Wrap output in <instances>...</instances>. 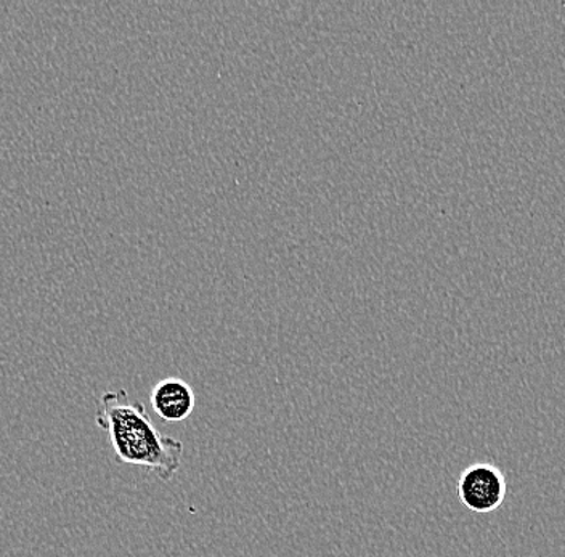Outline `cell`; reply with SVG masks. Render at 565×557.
<instances>
[{
  "mask_svg": "<svg viewBox=\"0 0 565 557\" xmlns=\"http://www.w3.org/2000/svg\"><path fill=\"white\" fill-rule=\"evenodd\" d=\"M457 495L462 506L471 513H494L507 500V478L494 464H471L459 474Z\"/></svg>",
  "mask_w": 565,
  "mask_h": 557,
  "instance_id": "obj_2",
  "label": "cell"
},
{
  "mask_svg": "<svg viewBox=\"0 0 565 557\" xmlns=\"http://www.w3.org/2000/svg\"><path fill=\"white\" fill-rule=\"evenodd\" d=\"M95 422L108 432L116 457L132 467L148 468L162 482L172 481L182 463L183 443L158 431L143 404L126 390L105 393Z\"/></svg>",
  "mask_w": 565,
  "mask_h": 557,
  "instance_id": "obj_1",
  "label": "cell"
},
{
  "mask_svg": "<svg viewBox=\"0 0 565 557\" xmlns=\"http://www.w3.org/2000/svg\"><path fill=\"white\" fill-rule=\"evenodd\" d=\"M150 404L162 421L182 422L193 414L196 396L186 381L166 378L151 390Z\"/></svg>",
  "mask_w": 565,
  "mask_h": 557,
  "instance_id": "obj_3",
  "label": "cell"
}]
</instances>
